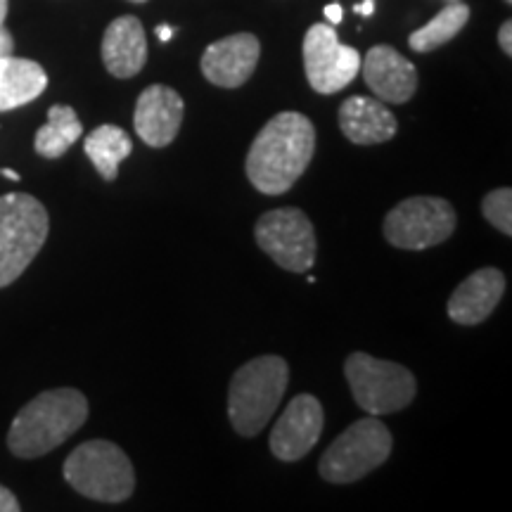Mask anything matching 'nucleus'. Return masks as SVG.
<instances>
[{
    "label": "nucleus",
    "instance_id": "f257e3e1",
    "mask_svg": "<svg viewBox=\"0 0 512 512\" xmlns=\"http://www.w3.org/2000/svg\"><path fill=\"white\" fill-rule=\"evenodd\" d=\"M316 152V128L299 112H280L261 128L247 155V178L264 195H285Z\"/></svg>",
    "mask_w": 512,
    "mask_h": 512
},
{
    "label": "nucleus",
    "instance_id": "f03ea898",
    "mask_svg": "<svg viewBox=\"0 0 512 512\" xmlns=\"http://www.w3.org/2000/svg\"><path fill=\"white\" fill-rule=\"evenodd\" d=\"M86 420L88 401L79 389H48L15 415L8 432V448L17 458H41L79 432Z\"/></svg>",
    "mask_w": 512,
    "mask_h": 512
},
{
    "label": "nucleus",
    "instance_id": "7ed1b4c3",
    "mask_svg": "<svg viewBox=\"0 0 512 512\" xmlns=\"http://www.w3.org/2000/svg\"><path fill=\"white\" fill-rule=\"evenodd\" d=\"M290 366L280 356H259L233 375L228 389V418L242 437H256L283 401Z\"/></svg>",
    "mask_w": 512,
    "mask_h": 512
},
{
    "label": "nucleus",
    "instance_id": "20e7f679",
    "mask_svg": "<svg viewBox=\"0 0 512 512\" xmlns=\"http://www.w3.org/2000/svg\"><path fill=\"white\" fill-rule=\"evenodd\" d=\"M64 479L81 496L100 503H124L136 489V472L117 444L93 439L76 446L64 460Z\"/></svg>",
    "mask_w": 512,
    "mask_h": 512
},
{
    "label": "nucleus",
    "instance_id": "39448f33",
    "mask_svg": "<svg viewBox=\"0 0 512 512\" xmlns=\"http://www.w3.org/2000/svg\"><path fill=\"white\" fill-rule=\"evenodd\" d=\"M50 233L48 211L34 195L10 192L0 197V287L27 271Z\"/></svg>",
    "mask_w": 512,
    "mask_h": 512
},
{
    "label": "nucleus",
    "instance_id": "423d86ee",
    "mask_svg": "<svg viewBox=\"0 0 512 512\" xmlns=\"http://www.w3.org/2000/svg\"><path fill=\"white\" fill-rule=\"evenodd\" d=\"M392 453V434L377 415L347 427L320 458V477L330 484H351L370 475Z\"/></svg>",
    "mask_w": 512,
    "mask_h": 512
},
{
    "label": "nucleus",
    "instance_id": "0eeeda50",
    "mask_svg": "<svg viewBox=\"0 0 512 512\" xmlns=\"http://www.w3.org/2000/svg\"><path fill=\"white\" fill-rule=\"evenodd\" d=\"M351 396L368 415L399 413L415 399L418 382L408 368L356 351L344 363Z\"/></svg>",
    "mask_w": 512,
    "mask_h": 512
},
{
    "label": "nucleus",
    "instance_id": "6e6552de",
    "mask_svg": "<svg viewBox=\"0 0 512 512\" xmlns=\"http://www.w3.org/2000/svg\"><path fill=\"white\" fill-rule=\"evenodd\" d=\"M456 223L458 216L451 202L441 197H408L384 219V238L389 245L418 252L446 242L456 230Z\"/></svg>",
    "mask_w": 512,
    "mask_h": 512
},
{
    "label": "nucleus",
    "instance_id": "1a4fd4ad",
    "mask_svg": "<svg viewBox=\"0 0 512 512\" xmlns=\"http://www.w3.org/2000/svg\"><path fill=\"white\" fill-rule=\"evenodd\" d=\"M254 238L280 268L306 273L316 264V230L302 209L266 211L254 226Z\"/></svg>",
    "mask_w": 512,
    "mask_h": 512
},
{
    "label": "nucleus",
    "instance_id": "9d476101",
    "mask_svg": "<svg viewBox=\"0 0 512 512\" xmlns=\"http://www.w3.org/2000/svg\"><path fill=\"white\" fill-rule=\"evenodd\" d=\"M304 69L311 88L320 95L339 93L361 72L356 48L339 43L332 24H313L304 38Z\"/></svg>",
    "mask_w": 512,
    "mask_h": 512
},
{
    "label": "nucleus",
    "instance_id": "9b49d317",
    "mask_svg": "<svg viewBox=\"0 0 512 512\" xmlns=\"http://www.w3.org/2000/svg\"><path fill=\"white\" fill-rule=\"evenodd\" d=\"M325 413L316 396L299 394L290 401L271 432V453L283 463L302 460L323 434Z\"/></svg>",
    "mask_w": 512,
    "mask_h": 512
},
{
    "label": "nucleus",
    "instance_id": "f8f14e48",
    "mask_svg": "<svg viewBox=\"0 0 512 512\" xmlns=\"http://www.w3.org/2000/svg\"><path fill=\"white\" fill-rule=\"evenodd\" d=\"M185 102L174 88L147 86L136 102V114H133V126H136L138 138L150 147L171 145L181 131Z\"/></svg>",
    "mask_w": 512,
    "mask_h": 512
},
{
    "label": "nucleus",
    "instance_id": "ddd939ff",
    "mask_svg": "<svg viewBox=\"0 0 512 512\" xmlns=\"http://www.w3.org/2000/svg\"><path fill=\"white\" fill-rule=\"evenodd\" d=\"M261 43L254 34H233L211 43L202 55V74L219 88H240L254 74Z\"/></svg>",
    "mask_w": 512,
    "mask_h": 512
},
{
    "label": "nucleus",
    "instance_id": "4468645a",
    "mask_svg": "<svg viewBox=\"0 0 512 512\" xmlns=\"http://www.w3.org/2000/svg\"><path fill=\"white\" fill-rule=\"evenodd\" d=\"M361 69L366 86L382 102L403 105L418 91V69L392 46L370 48Z\"/></svg>",
    "mask_w": 512,
    "mask_h": 512
},
{
    "label": "nucleus",
    "instance_id": "2eb2a0df",
    "mask_svg": "<svg viewBox=\"0 0 512 512\" xmlns=\"http://www.w3.org/2000/svg\"><path fill=\"white\" fill-rule=\"evenodd\" d=\"M505 292V275L498 268H479L467 275L448 299V316L458 325H479L494 313Z\"/></svg>",
    "mask_w": 512,
    "mask_h": 512
},
{
    "label": "nucleus",
    "instance_id": "dca6fc26",
    "mask_svg": "<svg viewBox=\"0 0 512 512\" xmlns=\"http://www.w3.org/2000/svg\"><path fill=\"white\" fill-rule=\"evenodd\" d=\"M102 62L117 79H131L147 62V38L138 17H117L102 36Z\"/></svg>",
    "mask_w": 512,
    "mask_h": 512
},
{
    "label": "nucleus",
    "instance_id": "f3484780",
    "mask_svg": "<svg viewBox=\"0 0 512 512\" xmlns=\"http://www.w3.org/2000/svg\"><path fill=\"white\" fill-rule=\"evenodd\" d=\"M339 128L351 143L380 145L396 136L399 124H396L392 110L382 100L354 95L339 107Z\"/></svg>",
    "mask_w": 512,
    "mask_h": 512
},
{
    "label": "nucleus",
    "instance_id": "a211bd4d",
    "mask_svg": "<svg viewBox=\"0 0 512 512\" xmlns=\"http://www.w3.org/2000/svg\"><path fill=\"white\" fill-rule=\"evenodd\" d=\"M48 88V74L41 64L24 57H0V112L29 105Z\"/></svg>",
    "mask_w": 512,
    "mask_h": 512
},
{
    "label": "nucleus",
    "instance_id": "6ab92c4d",
    "mask_svg": "<svg viewBox=\"0 0 512 512\" xmlns=\"http://www.w3.org/2000/svg\"><path fill=\"white\" fill-rule=\"evenodd\" d=\"M83 150H86L88 159L98 169V174L105 181H114L119 174L121 162L133 152V143L124 128L102 124L93 133H88Z\"/></svg>",
    "mask_w": 512,
    "mask_h": 512
},
{
    "label": "nucleus",
    "instance_id": "aec40b11",
    "mask_svg": "<svg viewBox=\"0 0 512 512\" xmlns=\"http://www.w3.org/2000/svg\"><path fill=\"white\" fill-rule=\"evenodd\" d=\"M83 124L69 105H53L48 110V124L36 131L34 147L41 157L60 159L81 138Z\"/></svg>",
    "mask_w": 512,
    "mask_h": 512
},
{
    "label": "nucleus",
    "instance_id": "412c9836",
    "mask_svg": "<svg viewBox=\"0 0 512 512\" xmlns=\"http://www.w3.org/2000/svg\"><path fill=\"white\" fill-rule=\"evenodd\" d=\"M467 19H470V8L458 0V3L446 5V8L441 10L432 22H427L425 27L413 31L408 43H411L415 53H432V50L441 48L444 43L451 41V38H456L460 31L465 29Z\"/></svg>",
    "mask_w": 512,
    "mask_h": 512
},
{
    "label": "nucleus",
    "instance_id": "4be33fe9",
    "mask_svg": "<svg viewBox=\"0 0 512 512\" xmlns=\"http://www.w3.org/2000/svg\"><path fill=\"white\" fill-rule=\"evenodd\" d=\"M482 214L503 235H512V190H491L482 200Z\"/></svg>",
    "mask_w": 512,
    "mask_h": 512
},
{
    "label": "nucleus",
    "instance_id": "5701e85b",
    "mask_svg": "<svg viewBox=\"0 0 512 512\" xmlns=\"http://www.w3.org/2000/svg\"><path fill=\"white\" fill-rule=\"evenodd\" d=\"M22 510V505H19L17 496L12 494L8 486L0 484V512H19Z\"/></svg>",
    "mask_w": 512,
    "mask_h": 512
},
{
    "label": "nucleus",
    "instance_id": "b1692460",
    "mask_svg": "<svg viewBox=\"0 0 512 512\" xmlns=\"http://www.w3.org/2000/svg\"><path fill=\"white\" fill-rule=\"evenodd\" d=\"M12 53H15V38L0 24V57H8Z\"/></svg>",
    "mask_w": 512,
    "mask_h": 512
},
{
    "label": "nucleus",
    "instance_id": "393cba45",
    "mask_svg": "<svg viewBox=\"0 0 512 512\" xmlns=\"http://www.w3.org/2000/svg\"><path fill=\"white\" fill-rule=\"evenodd\" d=\"M498 43H501L503 53L505 55H512V22H503L501 31H498Z\"/></svg>",
    "mask_w": 512,
    "mask_h": 512
},
{
    "label": "nucleus",
    "instance_id": "a878e982",
    "mask_svg": "<svg viewBox=\"0 0 512 512\" xmlns=\"http://www.w3.org/2000/svg\"><path fill=\"white\" fill-rule=\"evenodd\" d=\"M325 17L330 19V24H339V22H342V17H344L342 5H339V3H330L328 8H325Z\"/></svg>",
    "mask_w": 512,
    "mask_h": 512
},
{
    "label": "nucleus",
    "instance_id": "bb28decb",
    "mask_svg": "<svg viewBox=\"0 0 512 512\" xmlns=\"http://www.w3.org/2000/svg\"><path fill=\"white\" fill-rule=\"evenodd\" d=\"M356 12L363 17H370L375 12V0H363L361 5H356Z\"/></svg>",
    "mask_w": 512,
    "mask_h": 512
},
{
    "label": "nucleus",
    "instance_id": "cd10ccee",
    "mask_svg": "<svg viewBox=\"0 0 512 512\" xmlns=\"http://www.w3.org/2000/svg\"><path fill=\"white\" fill-rule=\"evenodd\" d=\"M157 36H159V41H164V43L171 41V36H174V29L162 24V27H157Z\"/></svg>",
    "mask_w": 512,
    "mask_h": 512
},
{
    "label": "nucleus",
    "instance_id": "c85d7f7f",
    "mask_svg": "<svg viewBox=\"0 0 512 512\" xmlns=\"http://www.w3.org/2000/svg\"><path fill=\"white\" fill-rule=\"evenodd\" d=\"M0 176L10 178V181H22V176H19L17 171H12V169H0Z\"/></svg>",
    "mask_w": 512,
    "mask_h": 512
},
{
    "label": "nucleus",
    "instance_id": "c756f323",
    "mask_svg": "<svg viewBox=\"0 0 512 512\" xmlns=\"http://www.w3.org/2000/svg\"><path fill=\"white\" fill-rule=\"evenodd\" d=\"M5 17H8V0H0V24H5Z\"/></svg>",
    "mask_w": 512,
    "mask_h": 512
},
{
    "label": "nucleus",
    "instance_id": "7c9ffc66",
    "mask_svg": "<svg viewBox=\"0 0 512 512\" xmlns=\"http://www.w3.org/2000/svg\"><path fill=\"white\" fill-rule=\"evenodd\" d=\"M131 3H147V0H131Z\"/></svg>",
    "mask_w": 512,
    "mask_h": 512
},
{
    "label": "nucleus",
    "instance_id": "2f4dec72",
    "mask_svg": "<svg viewBox=\"0 0 512 512\" xmlns=\"http://www.w3.org/2000/svg\"><path fill=\"white\" fill-rule=\"evenodd\" d=\"M448 3H458V0H448Z\"/></svg>",
    "mask_w": 512,
    "mask_h": 512
},
{
    "label": "nucleus",
    "instance_id": "473e14b6",
    "mask_svg": "<svg viewBox=\"0 0 512 512\" xmlns=\"http://www.w3.org/2000/svg\"><path fill=\"white\" fill-rule=\"evenodd\" d=\"M505 3H510V0H505Z\"/></svg>",
    "mask_w": 512,
    "mask_h": 512
}]
</instances>
